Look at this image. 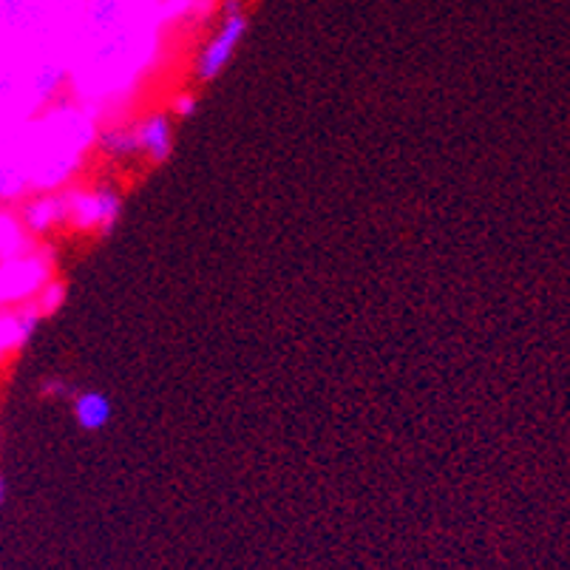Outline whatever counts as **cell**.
Instances as JSON below:
<instances>
[{
  "instance_id": "obj_1",
  "label": "cell",
  "mask_w": 570,
  "mask_h": 570,
  "mask_svg": "<svg viewBox=\"0 0 570 570\" xmlns=\"http://www.w3.org/2000/svg\"><path fill=\"white\" fill-rule=\"evenodd\" d=\"M247 26H250V18H247L245 0H225L219 7V20H216L194 60L196 80L210 82L230 66L238 46L245 40Z\"/></svg>"
},
{
  "instance_id": "obj_2",
  "label": "cell",
  "mask_w": 570,
  "mask_h": 570,
  "mask_svg": "<svg viewBox=\"0 0 570 570\" xmlns=\"http://www.w3.org/2000/svg\"><path fill=\"white\" fill-rule=\"evenodd\" d=\"M131 142L134 154H142L148 163H163L170 154V148H174V126L163 114L145 117L142 122L131 128Z\"/></svg>"
},
{
  "instance_id": "obj_3",
  "label": "cell",
  "mask_w": 570,
  "mask_h": 570,
  "mask_svg": "<svg viewBox=\"0 0 570 570\" xmlns=\"http://www.w3.org/2000/svg\"><path fill=\"white\" fill-rule=\"evenodd\" d=\"M75 414L86 432H97V429H106V423L111 420V401L100 392H82L75 401Z\"/></svg>"
}]
</instances>
